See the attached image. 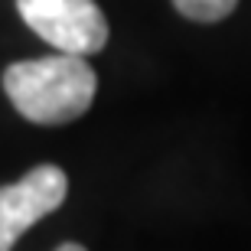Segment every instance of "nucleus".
Returning a JSON list of instances; mask_svg holds the SVG:
<instances>
[{"label": "nucleus", "mask_w": 251, "mask_h": 251, "mask_svg": "<svg viewBox=\"0 0 251 251\" xmlns=\"http://www.w3.org/2000/svg\"><path fill=\"white\" fill-rule=\"evenodd\" d=\"M3 92L10 104L33 124H69L82 118L95 101L98 75L82 56L26 59L3 72Z\"/></svg>", "instance_id": "f257e3e1"}, {"label": "nucleus", "mask_w": 251, "mask_h": 251, "mask_svg": "<svg viewBox=\"0 0 251 251\" xmlns=\"http://www.w3.org/2000/svg\"><path fill=\"white\" fill-rule=\"evenodd\" d=\"M17 10L36 36L69 56H92L108 43V20L95 0H17Z\"/></svg>", "instance_id": "f03ea898"}, {"label": "nucleus", "mask_w": 251, "mask_h": 251, "mask_svg": "<svg viewBox=\"0 0 251 251\" xmlns=\"http://www.w3.org/2000/svg\"><path fill=\"white\" fill-rule=\"evenodd\" d=\"M65 193H69V176L56 163L33 167L23 179L0 186V251H10L29 225L56 212Z\"/></svg>", "instance_id": "7ed1b4c3"}, {"label": "nucleus", "mask_w": 251, "mask_h": 251, "mask_svg": "<svg viewBox=\"0 0 251 251\" xmlns=\"http://www.w3.org/2000/svg\"><path fill=\"white\" fill-rule=\"evenodd\" d=\"M173 7L196 23H219L238 7V0H173Z\"/></svg>", "instance_id": "20e7f679"}, {"label": "nucleus", "mask_w": 251, "mask_h": 251, "mask_svg": "<svg viewBox=\"0 0 251 251\" xmlns=\"http://www.w3.org/2000/svg\"><path fill=\"white\" fill-rule=\"evenodd\" d=\"M56 251H85V248H82V245H75V242H65V245H59Z\"/></svg>", "instance_id": "39448f33"}]
</instances>
